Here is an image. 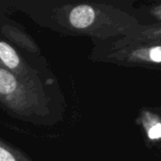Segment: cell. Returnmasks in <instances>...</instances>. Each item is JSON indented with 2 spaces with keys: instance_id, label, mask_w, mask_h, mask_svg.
I'll return each instance as SVG.
<instances>
[{
  "instance_id": "cell-1",
  "label": "cell",
  "mask_w": 161,
  "mask_h": 161,
  "mask_svg": "<svg viewBox=\"0 0 161 161\" xmlns=\"http://www.w3.org/2000/svg\"><path fill=\"white\" fill-rule=\"evenodd\" d=\"M19 8L39 25L65 34L141 38L161 32V27L142 25L132 16L100 4L38 2L24 3Z\"/></svg>"
},
{
  "instance_id": "cell-2",
  "label": "cell",
  "mask_w": 161,
  "mask_h": 161,
  "mask_svg": "<svg viewBox=\"0 0 161 161\" xmlns=\"http://www.w3.org/2000/svg\"><path fill=\"white\" fill-rule=\"evenodd\" d=\"M49 83L25 79L0 67V108L10 117L34 125H49L52 99Z\"/></svg>"
},
{
  "instance_id": "cell-3",
  "label": "cell",
  "mask_w": 161,
  "mask_h": 161,
  "mask_svg": "<svg viewBox=\"0 0 161 161\" xmlns=\"http://www.w3.org/2000/svg\"><path fill=\"white\" fill-rule=\"evenodd\" d=\"M0 67L28 80L52 84V79L44 77L40 68L30 64L22 53L1 37Z\"/></svg>"
},
{
  "instance_id": "cell-4",
  "label": "cell",
  "mask_w": 161,
  "mask_h": 161,
  "mask_svg": "<svg viewBox=\"0 0 161 161\" xmlns=\"http://www.w3.org/2000/svg\"><path fill=\"white\" fill-rule=\"evenodd\" d=\"M1 37L10 43L15 48L23 50L25 53L31 54L32 56L41 57V48L33 39L25 29L16 24L6 23L0 27Z\"/></svg>"
},
{
  "instance_id": "cell-5",
  "label": "cell",
  "mask_w": 161,
  "mask_h": 161,
  "mask_svg": "<svg viewBox=\"0 0 161 161\" xmlns=\"http://www.w3.org/2000/svg\"><path fill=\"white\" fill-rule=\"evenodd\" d=\"M126 55L131 60L161 63V43L142 44L140 48H134Z\"/></svg>"
},
{
  "instance_id": "cell-6",
  "label": "cell",
  "mask_w": 161,
  "mask_h": 161,
  "mask_svg": "<svg viewBox=\"0 0 161 161\" xmlns=\"http://www.w3.org/2000/svg\"><path fill=\"white\" fill-rule=\"evenodd\" d=\"M0 161H33L25 152L0 138Z\"/></svg>"
},
{
  "instance_id": "cell-7",
  "label": "cell",
  "mask_w": 161,
  "mask_h": 161,
  "mask_svg": "<svg viewBox=\"0 0 161 161\" xmlns=\"http://www.w3.org/2000/svg\"><path fill=\"white\" fill-rule=\"evenodd\" d=\"M143 125L150 140L156 141L161 139V121L157 116L150 113L144 114Z\"/></svg>"
},
{
  "instance_id": "cell-8",
  "label": "cell",
  "mask_w": 161,
  "mask_h": 161,
  "mask_svg": "<svg viewBox=\"0 0 161 161\" xmlns=\"http://www.w3.org/2000/svg\"><path fill=\"white\" fill-rule=\"evenodd\" d=\"M153 16H155L156 18H158V20L161 21V5L158 6V7H154L151 10Z\"/></svg>"
}]
</instances>
